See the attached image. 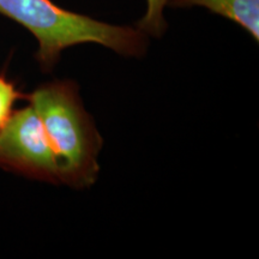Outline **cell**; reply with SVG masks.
I'll return each instance as SVG.
<instances>
[{"mask_svg": "<svg viewBox=\"0 0 259 259\" xmlns=\"http://www.w3.org/2000/svg\"><path fill=\"white\" fill-rule=\"evenodd\" d=\"M0 14L23 25L36 37V60L50 72L64 50L80 44H97L127 57H141L147 51L143 31L96 21L61 9L52 0H0Z\"/></svg>", "mask_w": 259, "mask_h": 259, "instance_id": "obj_1", "label": "cell"}, {"mask_svg": "<svg viewBox=\"0 0 259 259\" xmlns=\"http://www.w3.org/2000/svg\"><path fill=\"white\" fill-rule=\"evenodd\" d=\"M56 151L61 184L87 189L95 183L102 137L72 80L42 84L28 96Z\"/></svg>", "mask_w": 259, "mask_h": 259, "instance_id": "obj_2", "label": "cell"}, {"mask_svg": "<svg viewBox=\"0 0 259 259\" xmlns=\"http://www.w3.org/2000/svg\"><path fill=\"white\" fill-rule=\"evenodd\" d=\"M0 168L29 179L61 184L56 151L31 105L12 113L0 128Z\"/></svg>", "mask_w": 259, "mask_h": 259, "instance_id": "obj_3", "label": "cell"}, {"mask_svg": "<svg viewBox=\"0 0 259 259\" xmlns=\"http://www.w3.org/2000/svg\"><path fill=\"white\" fill-rule=\"evenodd\" d=\"M168 3L178 8L204 6L241 25L259 41V0H168Z\"/></svg>", "mask_w": 259, "mask_h": 259, "instance_id": "obj_4", "label": "cell"}, {"mask_svg": "<svg viewBox=\"0 0 259 259\" xmlns=\"http://www.w3.org/2000/svg\"><path fill=\"white\" fill-rule=\"evenodd\" d=\"M147 12L138 22V29L144 34L158 37L167 29V23L163 18V9L168 0H147Z\"/></svg>", "mask_w": 259, "mask_h": 259, "instance_id": "obj_5", "label": "cell"}, {"mask_svg": "<svg viewBox=\"0 0 259 259\" xmlns=\"http://www.w3.org/2000/svg\"><path fill=\"white\" fill-rule=\"evenodd\" d=\"M23 97L16 89L15 84L10 82L4 76H0V128L8 121L12 114V108L18 99Z\"/></svg>", "mask_w": 259, "mask_h": 259, "instance_id": "obj_6", "label": "cell"}]
</instances>
